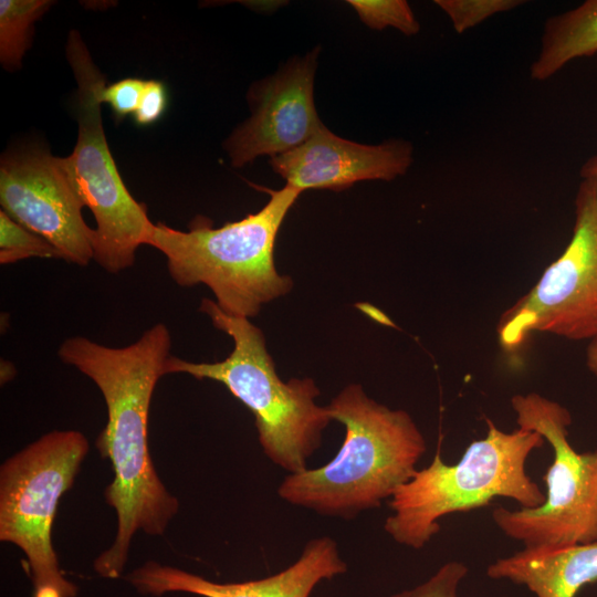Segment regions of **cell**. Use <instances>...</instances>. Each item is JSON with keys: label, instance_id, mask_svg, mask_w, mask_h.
Returning <instances> with one entry per match:
<instances>
[{"label": "cell", "instance_id": "obj_11", "mask_svg": "<svg viewBox=\"0 0 597 597\" xmlns=\"http://www.w3.org/2000/svg\"><path fill=\"white\" fill-rule=\"evenodd\" d=\"M317 50L293 57L249 91L252 115L228 137L224 148L234 167L259 156L287 153L324 125L314 104Z\"/></svg>", "mask_w": 597, "mask_h": 597}, {"label": "cell", "instance_id": "obj_4", "mask_svg": "<svg viewBox=\"0 0 597 597\" xmlns=\"http://www.w3.org/2000/svg\"><path fill=\"white\" fill-rule=\"evenodd\" d=\"M199 310L232 338V352L214 363L169 356L165 375L187 374L221 383L254 416L260 446L270 461L289 473L308 469L307 461L320 448L323 430L332 420L327 407L315 402L320 396L315 381H282L266 350L263 332L249 318L224 313L210 298H203Z\"/></svg>", "mask_w": 597, "mask_h": 597}, {"label": "cell", "instance_id": "obj_9", "mask_svg": "<svg viewBox=\"0 0 597 597\" xmlns=\"http://www.w3.org/2000/svg\"><path fill=\"white\" fill-rule=\"evenodd\" d=\"M569 341L597 337V179L582 177L575 198V222L563 253L535 285L500 317L496 333L509 350L533 333Z\"/></svg>", "mask_w": 597, "mask_h": 597}, {"label": "cell", "instance_id": "obj_23", "mask_svg": "<svg viewBox=\"0 0 597 597\" xmlns=\"http://www.w3.org/2000/svg\"><path fill=\"white\" fill-rule=\"evenodd\" d=\"M586 366L597 377V337L588 342L586 348Z\"/></svg>", "mask_w": 597, "mask_h": 597}, {"label": "cell", "instance_id": "obj_13", "mask_svg": "<svg viewBox=\"0 0 597 597\" xmlns=\"http://www.w3.org/2000/svg\"><path fill=\"white\" fill-rule=\"evenodd\" d=\"M337 543L329 536L310 540L300 557L285 569L264 578L241 583H216L199 575L150 561L126 579L144 595L188 593L201 597H310L322 580L347 572Z\"/></svg>", "mask_w": 597, "mask_h": 597}, {"label": "cell", "instance_id": "obj_5", "mask_svg": "<svg viewBox=\"0 0 597 597\" xmlns=\"http://www.w3.org/2000/svg\"><path fill=\"white\" fill-rule=\"evenodd\" d=\"M488 432L472 441L461 459L447 464L440 448L429 465L396 490L385 532L398 544L419 549L439 531L444 515L488 505L494 498L515 500L524 509L545 501V493L525 471V463L545 439L536 431L501 430L486 419Z\"/></svg>", "mask_w": 597, "mask_h": 597}, {"label": "cell", "instance_id": "obj_3", "mask_svg": "<svg viewBox=\"0 0 597 597\" xmlns=\"http://www.w3.org/2000/svg\"><path fill=\"white\" fill-rule=\"evenodd\" d=\"M266 205L241 220L212 228L197 218L188 231L153 223L146 245L160 251L180 286L207 285L224 313L254 317L262 305L285 295L293 282L277 273L274 245L281 224L301 191L285 185L265 189Z\"/></svg>", "mask_w": 597, "mask_h": 597}, {"label": "cell", "instance_id": "obj_21", "mask_svg": "<svg viewBox=\"0 0 597 597\" xmlns=\"http://www.w3.org/2000/svg\"><path fill=\"white\" fill-rule=\"evenodd\" d=\"M146 81L127 77L111 85H104L98 92V101L111 106L117 119L135 114Z\"/></svg>", "mask_w": 597, "mask_h": 597}, {"label": "cell", "instance_id": "obj_12", "mask_svg": "<svg viewBox=\"0 0 597 597\" xmlns=\"http://www.w3.org/2000/svg\"><path fill=\"white\" fill-rule=\"evenodd\" d=\"M412 146L402 139L379 145L357 144L321 127L301 146L271 157L272 169L300 190L342 191L357 181H390L407 172Z\"/></svg>", "mask_w": 597, "mask_h": 597}, {"label": "cell", "instance_id": "obj_22", "mask_svg": "<svg viewBox=\"0 0 597 597\" xmlns=\"http://www.w3.org/2000/svg\"><path fill=\"white\" fill-rule=\"evenodd\" d=\"M167 106L165 85L155 80L146 81L134 119L138 125L146 126L157 122Z\"/></svg>", "mask_w": 597, "mask_h": 597}, {"label": "cell", "instance_id": "obj_17", "mask_svg": "<svg viewBox=\"0 0 597 597\" xmlns=\"http://www.w3.org/2000/svg\"><path fill=\"white\" fill-rule=\"evenodd\" d=\"M35 256L60 259L57 250L46 239L0 210V263L10 264Z\"/></svg>", "mask_w": 597, "mask_h": 597}, {"label": "cell", "instance_id": "obj_20", "mask_svg": "<svg viewBox=\"0 0 597 597\" xmlns=\"http://www.w3.org/2000/svg\"><path fill=\"white\" fill-rule=\"evenodd\" d=\"M467 574L468 567L463 563L448 562L425 583L388 597H457L459 584Z\"/></svg>", "mask_w": 597, "mask_h": 597}, {"label": "cell", "instance_id": "obj_15", "mask_svg": "<svg viewBox=\"0 0 597 597\" xmlns=\"http://www.w3.org/2000/svg\"><path fill=\"white\" fill-rule=\"evenodd\" d=\"M597 53V0L551 17L544 24L541 49L530 67L533 81H546L570 61Z\"/></svg>", "mask_w": 597, "mask_h": 597}, {"label": "cell", "instance_id": "obj_16", "mask_svg": "<svg viewBox=\"0 0 597 597\" xmlns=\"http://www.w3.org/2000/svg\"><path fill=\"white\" fill-rule=\"evenodd\" d=\"M49 0L0 1V62L8 71L19 70L31 45L33 27L52 6Z\"/></svg>", "mask_w": 597, "mask_h": 597}, {"label": "cell", "instance_id": "obj_14", "mask_svg": "<svg viewBox=\"0 0 597 597\" xmlns=\"http://www.w3.org/2000/svg\"><path fill=\"white\" fill-rule=\"evenodd\" d=\"M486 575L525 585L537 597H575L597 583V542L525 547L491 564Z\"/></svg>", "mask_w": 597, "mask_h": 597}, {"label": "cell", "instance_id": "obj_18", "mask_svg": "<svg viewBox=\"0 0 597 597\" xmlns=\"http://www.w3.org/2000/svg\"><path fill=\"white\" fill-rule=\"evenodd\" d=\"M348 3L370 29L383 30L391 27L406 35L419 32V22L407 1L350 0Z\"/></svg>", "mask_w": 597, "mask_h": 597}, {"label": "cell", "instance_id": "obj_25", "mask_svg": "<svg viewBox=\"0 0 597 597\" xmlns=\"http://www.w3.org/2000/svg\"><path fill=\"white\" fill-rule=\"evenodd\" d=\"M1 383H7L8 380L12 379L14 376V366L9 360H1Z\"/></svg>", "mask_w": 597, "mask_h": 597}, {"label": "cell", "instance_id": "obj_1", "mask_svg": "<svg viewBox=\"0 0 597 597\" xmlns=\"http://www.w3.org/2000/svg\"><path fill=\"white\" fill-rule=\"evenodd\" d=\"M170 346L169 329L158 323L125 347L75 336L57 350L63 363L94 381L107 408L96 448L112 464L114 478L105 499L116 512L117 531L113 544L93 564L104 578L122 575L135 533L163 535L179 509L177 498L159 479L148 447L150 401L165 375Z\"/></svg>", "mask_w": 597, "mask_h": 597}, {"label": "cell", "instance_id": "obj_19", "mask_svg": "<svg viewBox=\"0 0 597 597\" xmlns=\"http://www.w3.org/2000/svg\"><path fill=\"white\" fill-rule=\"evenodd\" d=\"M449 17L454 30L463 33L494 14L510 11L520 0H437L434 1Z\"/></svg>", "mask_w": 597, "mask_h": 597}, {"label": "cell", "instance_id": "obj_7", "mask_svg": "<svg viewBox=\"0 0 597 597\" xmlns=\"http://www.w3.org/2000/svg\"><path fill=\"white\" fill-rule=\"evenodd\" d=\"M76 430L43 434L0 468V541L27 557L32 597H75L77 587L60 568L52 545V524L61 496L73 485L88 452Z\"/></svg>", "mask_w": 597, "mask_h": 597}, {"label": "cell", "instance_id": "obj_10", "mask_svg": "<svg viewBox=\"0 0 597 597\" xmlns=\"http://www.w3.org/2000/svg\"><path fill=\"white\" fill-rule=\"evenodd\" d=\"M0 203L13 220L46 239L60 259L81 266L93 260L94 229L63 157L39 146L4 154L0 161Z\"/></svg>", "mask_w": 597, "mask_h": 597}, {"label": "cell", "instance_id": "obj_6", "mask_svg": "<svg viewBox=\"0 0 597 597\" xmlns=\"http://www.w3.org/2000/svg\"><path fill=\"white\" fill-rule=\"evenodd\" d=\"M65 52L77 84L78 128L72 154L63 157L64 165L83 206L96 220L93 260L105 271L118 273L134 264L153 222L145 205L126 188L111 154L98 101L105 78L77 31L70 32Z\"/></svg>", "mask_w": 597, "mask_h": 597}, {"label": "cell", "instance_id": "obj_2", "mask_svg": "<svg viewBox=\"0 0 597 597\" xmlns=\"http://www.w3.org/2000/svg\"><path fill=\"white\" fill-rule=\"evenodd\" d=\"M332 420L345 426V439L326 464L289 473L277 495L289 504L344 520L379 507L418 470L426 439L401 409L369 398L363 387H344L326 406Z\"/></svg>", "mask_w": 597, "mask_h": 597}, {"label": "cell", "instance_id": "obj_8", "mask_svg": "<svg viewBox=\"0 0 597 597\" xmlns=\"http://www.w3.org/2000/svg\"><path fill=\"white\" fill-rule=\"evenodd\" d=\"M511 405L519 428L538 432L554 453L543 476L547 492L534 509L496 507L492 519L525 547L597 542V449L578 453L568 441L569 411L540 394L515 395Z\"/></svg>", "mask_w": 597, "mask_h": 597}, {"label": "cell", "instance_id": "obj_24", "mask_svg": "<svg viewBox=\"0 0 597 597\" xmlns=\"http://www.w3.org/2000/svg\"><path fill=\"white\" fill-rule=\"evenodd\" d=\"M580 176L597 179V151L584 164Z\"/></svg>", "mask_w": 597, "mask_h": 597}]
</instances>
